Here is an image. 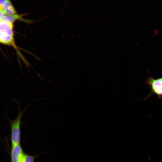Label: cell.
Returning <instances> with one entry per match:
<instances>
[{"label": "cell", "mask_w": 162, "mask_h": 162, "mask_svg": "<svg viewBox=\"0 0 162 162\" xmlns=\"http://www.w3.org/2000/svg\"><path fill=\"white\" fill-rule=\"evenodd\" d=\"M17 103L18 106V112L16 118L14 120H12L6 116L10 127L12 145L20 144L21 138L20 127L22 118L27 108L31 104L30 103L28 104L23 111H21L20 104L18 103V102Z\"/></svg>", "instance_id": "obj_1"}, {"label": "cell", "mask_w": 162, "mask_h": 162, "mask_svg": "<svg viewBox=\"0 0 162 162\" xmlns=\"http://www.w3.org/2000/svg\"><path fill=\"white\" fill-rule=\"evenodd\" d=\"M0 43L16 48L14 39L13 23L0 20Z\"/></svg>", "instance_id": "obj_2"}, {"label": "cell", "mask_w": 162, "mask_h": 162, "mask_svg": "<svg viewBox=\"0 0 162 162\" xmlns=\"http://www.w3.org/2000/svg\"><path fill=\"white\" fill-rule=\"evenodd\" d=\"M153 92L160 97L162 96V78L155 79L149 77L146 81Z\"/></svg>", "instance_id": "obj_3"}, {"label": "cell", "mask_w": 162, "mask_h": 162, "mask_svg": "<svg viewBox=\"0 0 162 162\" xmlns=\"http://www.w3.org/2000/svg\"><path fill=\"white\" fill-rule=\"evenodd\" d=\"M23 154L22 149L20 144L12 145L11 154L12 162H20Z\"/></svg>", "instance_id": "obj_4"}, {"label": "cell", "mask_w": 162, "mask_h": 162, "mask_svg": "<svg viewBox=\"0 0 162 162\" xmlns=\"http://www.w3.org/2000/svg\"><path fill=\"white\" fill-rule=\"evenodd\" d=\"M8 15L18 14L10 0H6L0 8Z\"/></svg>", "instance_id": "obj_5"}, {"label": "cell", "mask_w": 162, "mask_h": 162, "mask_svg": "<svg viewBox=\"0 0 162 162\" xmlns=\"http://www.w3.org/2000/svg\"><path fill=\"white\" fill-rule=\"evenodd\" d=\"M35 156L24 154L21 161L22 162H34Z\"/></svg>", "instance_id": "obj_6"}, {"label": "cell", "mask_w": 162, "mask_h": 162, "mask_svg": "<svg viewBox=\"0 0 162 162\" xmlns=\"http://www.w3.org/2000/svg\"><path fill=\"white\" fill-rule=\"evenodd\" d=\"M6 15L3 10L0 8V20H2Z\"/></svg>", "instance_id": "obj_7"}, {"label": "cell", "mask_w": 162, "mask_h": 162, "mask_svg": "<svg viewBox=\"0 0 162 162\" xmlns=\"http://www.w3.org/2000/svg\"><path fill=\"white\" fill-rule=\"evenodd\" d=\"M6 0H0V8Z\"/></svg>", "instance_id": "obj_8"}, {"label": "cell", "mask_w": 162, "mask_h": 162, "mask_svg": "<svg viewBox=\"0 0 162 162\" xmlns=\"http://www.w3.org/2000/svg\"><path fill=\"white\" fill-rule=\"evenodd\" d=\"M20 162H22L21 161Z\"/></svg>", "instance_id": "obj_9"}, {"label": "cell", "mask_w": 162, "mask_h": 162, "mask_svg": "<svg viewBox=\"0 0 162 162\" xmlns=\"http://www.w3.org/2000/svg\"></svg>", "instance_id": "obj_10"}]
</instances>
